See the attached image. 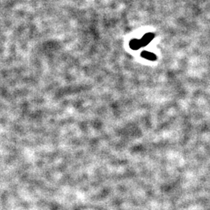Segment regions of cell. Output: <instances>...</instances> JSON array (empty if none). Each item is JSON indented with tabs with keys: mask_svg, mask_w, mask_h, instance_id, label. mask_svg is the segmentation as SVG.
I'll use <instances>...</instances> for the list:
<instances>
[{
	"mask_svg": "<svg viewBox=\"0 0 210 210\" xmlns=\"http://www.w3.org/2000/svg\"><path fill=\"white\" fill-rule=\"evenodd\" d=\"M154 35L153 34H150V33H149V34H146L145 36H143V38H142L141 40H140V41H141V44L142 46H145L146 45V44H149V42H150L151 41H152V39L153 38Z\"/></svg>",
	"mask_w": 210,
	"mask_h": 210,
	"instance_id": "obj_1",
	"label": "cell"
},
{
	"mask_svg": "<svg viewBox=\"0 0 210 210\" xmlns=\"http://www.w3.org/2000/svg\"><path fill=\"white\" fill-rule=\"evenodd\" d=\"M130 47H131V48L133 49V50H137V49L140 48L142 47L140 40L137 39L132 40L131 42H130Z\"/></svg>",
	"mask_w": 210,
	"mask_h": 210,
	"instance_id": "obj_2",
	"label": "cell"
},
{
	"mask_svg": "<svg viewBox=\"0 0 210 210\" xmlns=\"http://www.w3.org/2000/svg\"><path fill=\"white\" fill-rule=\"evenodd\" d=\"M142 56L143 58H146V59L152 60V61L156 59V55H154L153 53H151V52H143L142 53Z\"/></svg>",
	"mask_w": 210,
	"mask_h": 210,
	"instance_id": "obj_3",
	"label": "cell"
}]
</instances>
